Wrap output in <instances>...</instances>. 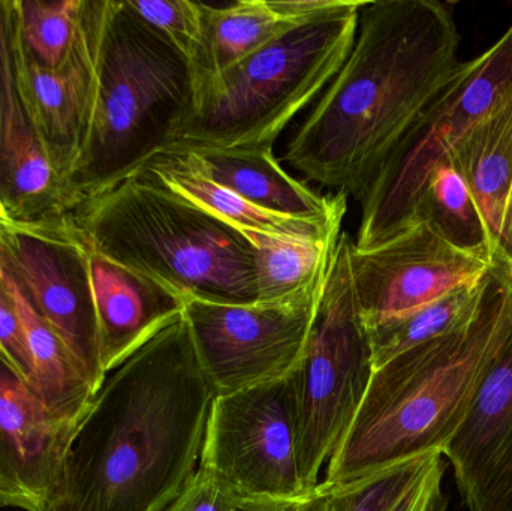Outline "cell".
<instances>
[{"instance_id": "cell-20", "label": "cell", "mask_w": 512, "mask_h": 511, "mask_svg": "<svg viewBox=\"0 0 512 511\" xmlns=\"http://www.w3.org/2000/svg\"><path fill=\"white\" fill-rule=\"evenodd\" d=\"M450 162L480 209L493 261L512 269V98L466 135Z\"/></svg>"}, {"instance_id": "cell-12", "label": "cell", "mask_w": 512, "mask_h": 511, "mask_svg": "<svg viewBox=\"0 0 512 511\" xmlns=\"http://www.w3.org/2000/svg\"><path fill=\"white\" fill-rule=\"evenodd\" d=\"M0 243L45 323L95 390L105 378L89 275V249L65 222L0 230Z\"/></svg>"}, {"instance_id": "cell-13", "label": "cell", "mask_w": 512, "mask_h": 511, "mask_svg": "<svg viewBox=\"0 0 512 511\" xmlns=\"http://www.w3.org/2000/svg\"><path fill=\"white\" fill-rule=\"evenodd\" d=\"M349 263L367 329L478 284L493 264L454 248L427 222H417L367 251L352 242Z\"/></svg>"}, {"instance_id": "cell-30", "label": "cell", "mask_w": 512, "mask_h": 511, "mask_svg": "<svg viewBox=\"0 0 512 511\" xmlns=\"http://www.w3.org/2000/svg\"><path fill=\"white\" fill-rule=\"evenodd\" d=\"M0 359L29 386L32 362L20 318L11 297L0 282Z\"/></svg>"}, {"instance_id": "cell-33", "label": "cell", "mask_w": 512, "mask_h": 511, "mask_svg": "<svg viewBox=\"0 0 512 511\" xmlns=\"http://www.w3.org/2000/svg\"><path fill=\"white\" fill-rule=\"evenodd\" d=\"M316 492L300 500H245L237 511H309Z\"/></svg>"}, {"instance_id": "cell-2", "label": "cell", "mask_w": 512, "mask_h": 511, "mask_svg": "<svg viewBox=\"0 0 512 511\" xmlns=\"http://www.w3.org/2000/svg\"><path fill=\"white\" fill-rule=\"evenodd\" d=\"M459 45L445 3L364 2L351 53L286 144V164L361 203L397 144L462 65Z\"/></svg>"}, {"instance_id": "cell-4", "label": "cell", "mask_w": 512, "mask_h": 511, "mask_svg": "<svg viewBox=\"0 0 512 511\" xmlns=\"http://www.w3.org/2000/svg\"><path fill=\"white\" fill-rule=\"evenodd\" d=\"M84 245L186 300L254 305L248 237L137 173L72 207Z\"/></svg>"}, {"instance_id": "cell-21", "label": "cell", "mask_w": 512, "mask_h": 511, "mask_svg": "<svg viewBox=\"0 0 512 511\" xmlns=\"http://www.w3.org/2000/svg\"><path fill=\"white\" fill-rule=\"evenodd\" d=\"M0 282L20 318L32 362L29 387L56 419L77 428L89 410L95 387L68 348L33 305L0 243Z\"/></svg>"}, {"instance_id": "cell-17", "label": "cell", "mask_w": 512, "mask_h": 511, "mask_svg": "<svg viewBox=\"0 0 512 511\" xmlns=\"http://www.w3.org/2000/svg\"><path fill=\"white\" fill-rule=\"evenodd\" d=\"M89 275L105 375L183 317L176 291L92 249Z\"/></svg>"}, {"instance_id": "cell-7", "label": "cell", "mask_w": 512, "mask_h": 511, "mask_svg": "<svg viewBox=\"0 0 512 511\" xmlns=\"http://www.w3.org/2000/svg\"><path fill=\"white\" fill-rule=\"evenodd\" d=\"M511 98L512 24L489 50L462 62L397 144L360 203L355 248H376L412 227L433 171L450 161L466 135Z\"/></svg>"}, {"instance_id": "cell-6", "label": "cell", "mask_w": 512, "mask_h": 511, "mask_svg": "<svg viewBox=\"0 0 512 511\" xmlns=\"http://www.w3.org/2000/svg\"><path fill=\"white\" fill-rule=\"evenodd\" d=\"M364 2L294 24L251 56L195 87L173 149L273 150L322 95L351 53Z\"/></svg>"}, {"instance_id": "cell-34", "label": "cell", "mask_w": 512, "mask_h": 511, "mask_svg": "<svg viewBox=\"0 0 512 511\" xmlns=\"http://www.w3.org/2000/svg\"><path fill=\"white\" fill-rule=\"evenodd\" d=\"M309 511H339L330 489L319 485L318 492H316L315 498H313Z\"/></svg>"}, {"instance_id": "cell-24", "label": "cell", "mask_w": 512, "mask_h": 511, "mask_svg": "<svg viewBox=\"0 0 512 511\" xmlns=\"http://www.w3.org/2000/svg\"><path fill=\"white\" fill-rule=\"evenodd\" d=\"M486 273L475 285H465L405 317L369 327L373 365L381 368L394 357L424 342L465 327L477 314L487 287Z\"/></svg>"}, {"instance_id": "cell-32", "label": "cell", "mask_w": 512, "mask_h": 511, "mask_svg": "<svg viewBox=\"0 0 512 511\" xmlns=\"http://www.w3.org/2000/svg\"><path fill=\"white\" fill-rule=\"evenodd\" d=\"M349 0H265L268 9L288 23H303L310 18L343 8Z\"/></svg>"}, {"instance_id": "cell-28", "label": "cell", "mask_w": 512, "mask_h": 511, "mask_svg": "<svg viewBox=\"0 0 512 511\" xmlns=\"http://www.w3.org/2000/svg\"><path fill=\"white\" fill-rule=\"evenodd\" d=\"M150 29L167 39L189 65L201 45V6L191 0H126Z\"/></svg>"}, {"instance_id": "cell-18", "label": "cell", "mask_w": 512, "mask_h": 511, "mask_svg": "<svg viewBox=\"0 0 512 511\" xmlns=\"http://www.w3.org/2000/svg\"><path fill=\"white\" fill-rule=\"evenodd\" d=\"M138 173L179 195L198 209L240 231L283 239L327 242L340 236L343 219L307 221L265 212L243 200L236 192L210 179L189 150L173 149L150 159ZM137 174V173H135Z\"/></svg>"}, {"instance_id": "cell-25", "label": "cell", "mask_w": 512, "mask_h": 511, "mask_svg": "<svg viewBox=\"0 0 512 511\" xmlns=\"http://www.w3.org/2000/svg\"><path fill=\"white\" fill-rule=\"evenodd\" d=\"M454 248L493 263L492 243L480 209L462 174L450 161L433 171L415 212Z\"/></svg>"}, {"instance_id": "cell-9", "label": "cell", "mask_w": 512, "mask_h": 511, "mask_svg": "<svg viewBox=\"0 0 512 511\" xmlns=\"http://www.w3.org/2000/svg\"><path fill=\"white\" fill-rule=\"evenodd\" d=\"M200 467L245 500L310 497L298 458L297 404L291 375L231 395L216 396Z\"/></svg>"}, {"instance_id": "cell-26", "label": "cell", "mask_w": 512, "mask_h": 511, "mask_svg": "<svg viewBox=\"0 0 512 511\" xmlns=\"http://www.w3.org/2000/svg\"><path fill=\"white\" fill-rule=\"evenodd\" d=\"M83 0H15L24 54L44 68L62 66L80 30Z\"/></svg>"}, {"instance_id": "cell-31", "label": "cell", "mask_w": 512, "mask_h": 511, "mask_svg": "<svg viewBox=\"0 0 512 511\" xmlns=\"http://www.w3.org/2000/svg\"><path fill=\"white\" fill-rule=\"evenodd\" d=\"M445 462L442 453H433L418 479L391 511H445L442 479Z\"/></svg>"}, {"instance_id": "cell-19", "label": "cell", "mask_w": 512, "mask_h": 511, "mask_svg": "<svg viewBox=\"0 0 512 511\" xmlns=\"http://www.w3.org/2000/svg\"><path fill=\"white\" fill-rule=\"evenodd\" d=\"M189 150L201 170L219 185L265 212L307 221L343 219L345 194L319 195L283 170L273 150Z\"/></svg>"}, {"instance_id": "cell-15", "label": "cell", "mask_w": 512, "mask_h": 511, "mask_svg": "<svg viewBox=\"0 0 512 511\" xmlns=\"http://www.w3.org/2000/svg\"><path fill=\"white\" fill-rule=\"evenodd\" d=\"M104 9L105 0H83L77 41L59 68L38 65L21 47L27 96L68 203L69 179L83 153L95 101Z\"/></svg>"}, {"instance_id": "cell-3", "label": "cell", "mask_w": 512, "mask_h": 511, "mask_svg": "<svg viewBox=\"0 0 512 511\" xmlns=\"http://www.w3.org/2000/svg\"><path fill=\"white\" fill-rule=\"evenodd\" d=\"M512 332V269L493 261L475 317L375 369L327 464V488L442 453Z\"/></svg>"}, {"instance_id": "cell-1", "label": "cell", "mask_w": 512, "mask_h": 511, "mask_svg": "<svg viewBox=\"0 0 512 511\" xmlns=\"http://www.w3.org/2000/svg\"><path fill=\"white\" fill-rule=\"evenodd\" d=\"M216 395L183 317L108 372L48 511H165L200 470Z\"/></svg>"}, {"instance_id": "cell-16", "label": "cell", "mask_w": 512, "mask_h": 511, "mask_svg": "<svg viewBox=\"0 0 512 511\" xmlns=\"http://www.w3.org/2000/svg\"><path fill=\"white\" fill-rule=\"evenodd\" d=\"M442 456L469 511H512V332Z\"/></svg>"}, {"instance_id": "cell-23", "label": "cell", "mask_w": 512, "mask_h": 511, "mask_svg": "<svg viewBox=\"0 0 512 511\" xmlns=\"http://www.w3.org/2000/svg\"><path fill=\"white\" fill-rule=\"evenodd\" d=\"M201 6V45L191 63L195 87L225 69L251 56L276 38L288 23L268 9L265 0L203 3Z\"/></svg>"}, {"instance_id": "cell-11", "label": "cell", "mask_w": 512, "mask_h": 511, "mask_svg": "<svg viewBox=\"0 0 512 511\" xmlns=\"http://www.w3.org/2000/svg\"><path fill=\"white\" fill-rule=\"evenodd\" d=\"M68 213L24 84L15 0H0V230L59 227Z\"/></svg>"}, {"instance_id": "cell-10", "label": "cell", "mask_w": 512, "mask_h": 511, "mask_svg": "<svg viewBox=\"0 0 512 511\" xmlns=\"http://www.w3.org/2000/svg\"><path fill=\"white\" fill-rule=\"evenodd\" d=\"M319 296L291 306L186 300L183 320L215 395H231L291 375L306 347Z\"/></svg>"}, {"instance_id": "cell-8", "label": "cell", "mask_w": 512, "mask_h": 511, "mask_svg": "<svg viewBox=\"0 0 512 511\" xmlns=\"http://www.w3.org/2000/svg\"><path fill=\"white\" fill-rule=\"evenodd\" d=\"M351 245L349 234H340L306 347L291 374L298 458L310 494L318 491L322 468L357 416L375 372L352 282Z\"/></svg>"}, {"instance_id": "cell-27", "label": "cell", "mask_w": 512, "mask_h": 511, "mask_svg": "<svg viewBox=\"0 0 512 511\" xmlns=\"http://www.w3.org/2000/svg\"><path fill=\"white\" fill-rule=\"evenodd\" d=\"M432 455L393 465L348 485L322 486L330 489L339 511H391L418 479Z\"/></svg>"}, {"instance_id": "cell-14", "label": "cell", "mask_w": 512, "mask_h": 511, "mask_svg": "<svg viewBox=\"0 0 512 511\" xmlns=\"http://www.w3.org/2000/svg\"><path fill=\"white\" fill-rule=\"evenodd\" d=\"M75 429L56 419L0 359V507L51 509Z\"/></svg>"}, {"instance_id": "cell-22", "label": "cell", "mask_w": 512, "mask_h": 511, "mask_svg": "<svg viewBox=\"0 0 512 511\" xmlns=\"http://www.w3.org/2000/svg\"><path fill=\"white\" fill-rule=\"evenodd\" d=\"M246 237L254 248L258 305H300L321 294L340 236L327 242L258 233Z\"/></svg>"}, {"instance_id": "cell-29", "label": "cell", "mask_w": 512, "mask_h": 511, "mask_svg": "<svg viewBox=\"0 0 512 511\" xmlns=\"http://www.w3.org/2000/svg\"><path fill=\"white\" fill-rule=\"evenodd\" d=\"M245 498L221 477L200 467L182 494L165 511H237Z\"/></svg>"}, {"instance_id": "cell-5", "label": "cell", "mask_w": 512, "mask_h": 511, "mask_svg": "<svg viewBox=\"0 0 512 511\" xmlns=\"http://www.w3.org/2000/svg\"><path fill=\"white\" fill-rule=\"evenodd\" d=\"M194 102L188 60L126 0H105L95 101L86 144L68 183L69 212L170 150Z\"/></svg>"}]
</instances>
